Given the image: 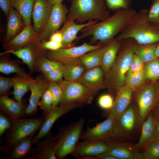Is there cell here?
<instances>
[{"mask_svg":"<svg viewBox=\"0 0 159 159\" xmlns=\"http://www.w3.org/2000/svg\"><path fill=\"white\" fill-rule=\"evenodd\" d=\"M136 12L132 8L117 10L106 19L82 29L75 42L91 36L89 44L93 45L98 42V44L106 45L125 29Z\"/></svg>","mask_w":159,"mask_h":159,"instance_id":"obj_1","label":"cell"},{"mask_svg":"<svg viewBox=\"0 0 159 159\" xmlns=\"http://www.w3.org/2000/svg\"><path fill=\"white\" fill-rule=\"evenodd\" d=\"M136 43L131 38L122 40L115 62L110 70L105 74L106 87L110 93L116 94L125 85L126 75L135 54L134 48Z\"/></svg>","mask_w":159,"mask_h":159,"instance_id":"obj_2","label":"cell"},{"mask_svg":"<svg viewBox=\"0 0 159 159\" xmlns=\"http://www.w3.org/2000/svg\"><path fill=\"white\" fill-rule=\"evenodd\" d=\"M148 11V9L143 8L137 12L116 38L121 40L131 38L140 45L156 44L159 42V29L149 21Z\"/></svg>","mask_w":159,"mask_h":159,"instance_id":"obj_3","label":"cell"},{"mask_svg":"<svg viewBox=\"0 0 159 159\" xmlns=\"http://www.w3.org/2000/svg\"><path fill=\"white\" fill-rule=\"evenodd\" d=\"M71 3L66 19L76 23L98 20L102 21L109 17L110 14L105 0H70Z\"/></svg>","mask_w":159,"mask_h":159,"instance_id":"obj_4","label":"cell"},{"mask_svg":"<svg viewBox=\"0 0 159 159\" xmlns=\"http://www.w3.org/2000/svg\"><path fill=\"white\" fill-rule=\"evenodd\" d=\"M143 121L140 116L137 106L130 105L115 120L111 139L122 141H136L139 135L140 136Z\"/></svg>","mask_w":159,"mask_h":159,"instance_id":"obj_5","label":"cell"},{"mask_svg":"<svg viewBox=\"0 0 159 159\" xmlns=\"http://www.w3.org/2000/svg\"><path fill=\"white\" fill-rule=\"evenodd\" d=\"M45 120L44 116L12 120L11 130L2 148L3 151L7 153L17 143L29 136L35 134L42 127Z\"/></svg>","mask_w":159,"mask_h":159,"instance_id":"obj_6","label":"cell"},{"mask_svg":"<svg viewBox=\"0 0 159 159\" xmlns=\"http://www.w3.org/2000/svg\"><path fill=\"white\" fill-rule=\"evenodd\" d=\"M84 118L63 127L59 130L56 146L57 159H62L73 151L82 134Z\"/></svg>","mask_w":159,"mask_h":159,"instance_id":"obj_7","label":"cell"},{"mask_svg":"<svg viewBox=\"0 0 159 159\" xmlns=\"http://www.w3.org/2000/svg\"><path fill=\"white\" fill-rule=\"evenodd\" d=\"M59 84L63 92L60 105L75 104L82 107L84 105L91 104L95 96L88 88L77 82L64 80Z\"/></svg>","mask_w":159,"mask_h":159,"instance_id":"obj_8","label":"cell"},{"mask_svg":"<svg viewBox=\"0 0 159 159\" xmlns=\"http://www.w3.org/2000/svg\"><path fill=\"white\" fill-rule=\"evenodd\" d=\"M156 81H150L136 90L135 100L140 116L143 121L148 116L159 101Z\"/></svg>","mask_w":159,"mask_h":159,"instance_id":"obj_9","label":"cell"},{"mask_svg":"<svg viewBox=\"0 0 159 159\" xmlns=\"http://www.w3.org/2000/svg\"><path fill=\"white\" fill-rule=\"evenodd\" d=\"M47 50L42 48L40 41L38 40L20 49L4 51L0 54L11 53L15 55L27 65L32 74L36 71L41 59L46 57Z\"/></svg>","mask_w":159,"mask_h":159,"instance_id":"obj_10","label":"cell"},{"mask_svg":"<svg viewBox=\"0 0 159 159\" xmlns=\"http://www.w3.org/2000/svg\"><path fill=\"white\" fill-rule=\"evenodd\" d=\"M62 3H58L53 6L51 12L44 29L39 34L40 41L48 40L50 36L58 31L67 19L69 10Z\"/></svg>","mask_w":159,"mask_h":159,"instance_id":"obj_11","label":"cell"},{"mask_svg":"<svg viewBox=\"0 0 159 159\" xmlns=\"http://www.w3.org/2000/svg\"><path fill=\"white\" fill-rule=\"evenodd\" d=\"M103 46L102 44L91 45L87 42L77 46L63 48L55 51L47 50L46 57L48 59L64 63L69 60L80 58L85 53Z\"/></svg>","mask_w":159,"mask_h":159,"instance_id":"obj_12","label":"cell"},{"mask_svg":"<svg viewBox=\"0 0 159 159\" xmlns=\"http://www.w3.org/2000/svg\"><path fill=\"white\" fill-rule=\"evenodd\" d=\"M115 120L109 115L104 121L97 123L92 128L88 127L82 133L80 139L85 140L105 142L111 138L114 129Z\"/></svg>","mask_w":159,"mask_h":159,"instance_id":"obj_13","label":"cell"},{"mask_svg":"<svg viewBox=\"0 0 159 159\" xmlns=\"http://www.w3.org/2000/svg\"><path fill=\"white\" fill-rule=\"evenodd\" d=\"M80 107H82L75 104L59 105L54 107H52L49 111L44 116L45 118V121L39 132L34 138L33 144H35L40 139L45 136L50 131L54 123L59 117L74 109Z\"/></svg>","mask_w":159,"mask_h":159,"instance_id":"obj_14","label":"cell"},{"mask_svg":"<svg viewBox=\"0 0 159 159\" xmlns=\"http://www.w3.org/2000/svg\"><path fill=\"white\" fill-rule=\"evenodd\" d=\"M49 82L42 72L32 79L30 86L31 94L29 103L25 110L26 115L32 116L36 114L39 100L48 88Z\"/></svg>","mask_w":159,"mask_h":159,"instance_id":"obj_15","label":"cell"},{"mask_svg":"<svg viewBox=\"0 0 159 159\" xmlns=\"http://www.w3.org/2000/svg\"><path fill=\"white\" fill-rule=\"evenodd\" d=\"M45 138L38 141L36 146L33 148L29 159H56L57 135H52L50 131Z\"/></svg>","mask_w":159,"mask_h":159,"instance_id":"obj_16","label":"cell"},{"mask_svg":"<svg viewBox=\"0 0 159 159\" xmlns=\"http://www.w3.org/2000/svg\"><path fill=\"white\" fill-rule=\"evenodd\" d=\"M108 147L107 152L117 159H134L139 151L135 144L110 139L104 142Z\"/></svg>","mask_w":159,"mask_h":159,"instance_id":"obj_17","label":"cell"},{"mask_svg":"<svg viewBox=\"0 0 159 159\" xmlns=\"http://www.w3.org/2000/svg\"><path fill=\"white\" fill-rule=\"evenodd\" d=\"M53 6L49 0H36L32 18L34 29L39 34L42 32L47 23Z\"/></svg>","mask_w":159,"mask_h":159,"instance_id":"obj_18","label":"cell"},{"mask_svg":"<svg viewBox=\"0 0 159 159\" xmlns=\"http://www.w3.org/2000/svg\"><path fill=\"white\" fill-rule=\"evenodd\" d=\"M39 34L34 30L31 24L26 26L18 34L11 39L4 43L5 51L18 49L39 39Z\"/></svg>","mask_w":159,"mask_h":159,"instance_id":"obj_19","label":"cell"},{"mask_svg":"<svg viewBox=\"0 0 159 159\" xmlns=\"http://www.w3.org/2000/svg\"><path fill=\"white\" fill-rule=\"evenodd\" d=\"M105 73L100 67L86 70L77 81L85 85L96 95L99 91L106 87Z\"/></svg>","mask_w":159,"mask_h":159,"instance_id":"obj_20","label":"cell"},{"mask_svg":"<svg viewBox=\"0 0 159 159\" xmlns=\"http://www.w3.org/2000/svg\"><path fill=\"white\" fill-rule=\"evenodd\" d=\"M108 147L103 142L85 140L78 142L70 154L77 159L88 156L97 155L107 152Z\"/></svg>","mask_w":159,"mask_h":159,"instance_id":"obj_21","label":"cell"},{"mask_svg":"<svg viewBox=\"0 0 159 159\" xmlns=\"http://www.w3.org/2000/svg\"><path fill=\"white\" fill-rule=\"evenodd\" d=\"M133 92L127 85L118 90L116 93L115 100L109 116L115 120L123 113L130 105Z\"/></svg>","mask_w":159,"mask_h":159,"instance_id":"obj_22","label":"cell"},{"mask_svg":"<svg viewBox=\"0 0 159 159\" xmlns=\"http://www.w3.org/2000/svg\"><path fill=\"white\" fill-rule=\"evenodd\" d=\"M72 19H66L62 27L59 30L63 36L62 43L66 48L71 47L69 46L77 39V35L79 32L85 28L96 24L98 20H90L80 24H77Z\"/></svg>","mask_w":159,"mask_h":159,"instance_id":"obj_23","label":"cell"},{"mask_svg":"<svg viewBox=\"0 0 159 159\" xmlns=\"http://www.w3.org/2000/svg\"><path fill=\"white\" fill-rule=\"evenodd\" d=\"M157 120L151 112L143 122L138 142L135 144L138 151L140 152L150 142L155 140Z\"/></svg>","mask_w":159,"mask_h":159,"instance_id":"obj_24","label":"cell"},{"mask_svg":"<svg viewBox=\"0 0 159 159\" xmlns=\"http://www.w3.org/2000/svg\"><path fill=\"white\" fill-rule=\"evenodd\" d=\"M7 30L3 39L5 42L20 33L26 26L19 13L12 6L7 18Z\"/></svg>","mask_w":159,"mask_h":159,"instance_id":"obj_25","label":"cell"},{"mask_svg":"<svg viewBox=\"0 0 159 159\" xmlns=\"http://www.w3.org/2000/svg\"><path fill=\"white\" fill-rule=\"evenodd\" d=\"M122 40L114 38L105 45L100 66L105 74L110 70L115 62Z\"/></svg>","mask_w":159,"mask_h":159,"instance_id":"obj_26","label":"cell"},{"mask_svg":"<svg viewBox=\"0 0 159 159\" xmlns=\"http://www.w3.org/2000/svg\"><path fill=\"white\" fill-rule=\"evenodd\" d=\"M26 107L23 103H20L9 98L8 95L0 96V109L10 116L12 120L21 118L24 114Z\"/></svg>","mask_w":159,"mask_h":159,"instance_id":"obj_27","label":"cell"},{"mask_svg":"<svg viewBox=\"0 0 159 159\" xmlns=\"http://www.w3.org/2000/svg\"><path fill=\"white\" fill-rule=\"evenodd\" d=\"M63 64V77L64 80L77 82L86 70L79 58L69 60Z\"/></svg>","mask_w":159,"mask_h":159,"instance_id":"obj_28","label":"cell"},{"mask_svg":"<svg viewBox=\"0 0 159 159\" xmlns=\"http://www.w3.org/2000/svg\"><path fill=\"white\" fill-rule=\"evenodd\" d=\"M34 135L29 136L17 143L9 151L10 158H29L33 149L32 141Z\"/></svg>","mask_w":159,"mask_h":159,"instance_id":"obj_29","label":"cell"},{"mask_svg":"<svg viewBox=\"0 0 159 159\" xmlns=\"http://www.w3.org/2000/svg\"><path fill=\"white\" fill-rule=\"evenodd\" d=\"M14 91L12 94L14 99L20 103H22L23 96L30 90V86L33 79L28 74H16L13 77Z\"/></svg>","mask_w":159,"mask_h":159,"instance_id":"obj_30","label":"cell"},{"mask_svg":"<svg viewBox=\"0 0 159 159\" xmlns=\"http://www.w3.org/2000/svg\"><path fill=\"white\" fill-rule=\"evenodd\" d=\"M36 0H11L12 6L21 16L26 26L31 25L32 13Z\"/></svg>","mask_w":159,"mask_h":159,"instance_id":"obj_31","label":"cell"},{"mask_svg":"<svg viewBox=\"0 0 159 159\" xmlns=\"http://www.w3.org/2000/svg\"><path fill=\"white\" fill-rule=\"evenodd\" d=\"M106 45L92 50L81 56L79 58L86 70L100 67L103 53Z\"/></svg>","mask_w":159,"mask_h":159,"instance_id":"obj_32","label":"cell"},{"mask_svg":"<svg viewBox=\"0 0 159 159\" xmlns=\"http://www.w3.org/2000/svg\"><path fill=\"white\" fill-rule=\"evenodd\" d=\"M9 54H0V72L6 74L12 73L22 75L27 74L17 61L10 58L9 56Z\"/></svg>","mask_w":159,"mask_h":159,"instance_id":"obj_33","label":"cell"},{"mask_svg":"<svg viewBox=\"0 0 159 159\" xmlns=\"http://www.w3.org/2000/svg\"><path fill=\"white\" fill-rule=\"evenodd\" d=\"M156 44L140 45L136 43L134 48V53L144 63L149 62L156 58L155 54Z\"/></svg>","mask_w":159,"mask_h":159,"instance_id":"obj_34","label":"cell"},{"mask_svg":"<svg viewBox=\"0 0 159 159\" xmlns=\"http://www.w3.org/2000/svg\"><path fill=\"white\" fill-rule=\"evenodd\" d=\"M144 72L146 80L156 81L159 80V57L145 63Z\"/></svg>","mask_w":159,"mask_h":159,"instance_id":"obj_35","label":"cell"},{"mask_svg":"<svg viewBox=\"0 0 159 159\" xmlns=\"http://www.w3.org/2000/svg\"><path fill=\"white\" fill-rule=\"evenodd\" d=\"M146 80L144 70L134 73H127L125 78V85L130 86L134 91L143 85Z\"/></svg>","mask_w":159,"mask_h":159,"instance_id":"obj_36","label":"cell"},{"mask_svg":"<svg viewBox=\"0 0 159 159\" xmlns=\"http://www.w3.org/2000/svg\"><path fill=\"white\" fill-rule=\"evenodd\" d=\"M63 68V64L62 62L52 60L44 57L39 62L36 71L44 73Z\"/></svg>","mask_w":159,"mask_h":159,"instance_id":"obj_37","label":"cell"},{"mask_svg":"<svg viewBox=\"0 0 159 159\" xmlns=\"http://www.w3.org/2000/svg\"><path fill=\"white\" fill-rule=\"evenodd\" d=\"M141 153L143 159H159V140H154L148 144Z\"/></svg>","mask_w":159,"mask_h":159,"instance_id":"obj_38","label":"cell"},{"mask_svg":"<svg viewBox=\"0 0 159 159\" xmlns=\"http://www.w3.org/2000/svg\"><path fill=\"white\" fill-rule=\"evenodd\" d=\"M147 16L150 22L159 29V0H152Z\"/></svg>","mask_w":159,"mask_h":159,"instance_id":"obj_39","label":"cell"},{"mask_svg":"<svg viewBox=\"0 0 159 159\" xmlns=\"http://www.w3.org/2000/svg\"><path fill=\"white\" fill-rule=\"evenodd\" d=\"M108 9L116 11L120 9L130 8L132 0H105Z\"/></svg>","mask_w":159,"mask_h":159,"instance_id":"obj_40","label":"cell"},{"mask_svg":"<svg viewBox=\"0 0 159 159\" xmlns=\"http://www.w3.org/2000/svg\"><path fill=\"white\" fill-rule=\"evenodd\" d=\"M39 102L38 106L43 112L44 116L51 109L52 105L53 97L49 88L44 92Z\"/></svg>","mask_w":159,"mask_h":159,"instance_id":"obj_41","label":"cell"},{"mask_svg":"<svg viewBox=\"0 0 159 159\" xmlns=\"http://www.w3.org/2000/svg\"><path fill=\"white\" fill-rule=\"evenodd\" d=\"M48 88L53 97L52 107H54L59 104L62 96V90L59 84L56 82H49Z\"/></svg>","mask_w":159,"mask_h":159,"instance_id":"obj_42","label":"cell"},{"mask_svg":"<svg viewBox=\"0 0 159 159\" xmlns=\"http://www.w3.org/2000/svg\"><path fill=\"white\" fill-rule=\"evenodd\" d=\"M114 100L112 96L110 94H105L100 96L98 100V104L101 108L110 110L112 108Z\"/></svg>","mask_w":159,"mask_h":159,"instance_id":"obj_43","label":"cell"},{"mask_svg":"<svg viewBox=\"0 0 159 159\" xmlns=\"http://www.w3.org/2000/svg\"><path fill=\"white\" fill-rule=\"evenodd\" d=\"M144 64L137 55L134 54L127 73H134L143 71Z\"/></svg>","mask_w":159,"mask_h":159,"instance_id":"obj_44","label":"cell"},{"mask_svg":"<svg viewBox=\"0 0 159 159\" xmlns=\"http://www.w3.org/2000/svg\"><path fill=\"white\" fill-rule=\"evenodd\" d=\"M63 68L56 69L52 71L42 73L46 78L50 82L60 83L63 80Z\"/></svg>","mask_w":159,"mask_h":159,"instance_id":"obj_45","label":"cell"},{"mask_svg":"<svg viewBox=\"0 0 159 159\" xmlns=\"http://www.w3.org/2000/svg\"><path fill=\"white\" fill-rule=\"evenodd\" d=\"M13 78L0 76V95H8V93L13 87Z\"/></svg>","mask_w":159,"mask_h":159,"instance_id":"obj_46","label":"cell"},{"mask_svg":"<svg viewBox=\"0 0 159 159\" xmlns=\"http://www.w3.org/2000/svg\"><path fill=\"white\" fill-rule=\"evenodd\" d=\"M40 41L42 47L46 50L55 51L62 48H66L62 43L57 42L49 40Z\"/></svg>","mask_w":159,"mask_h":159,"instance_id":"obj_47","label":"cell"},{"mask_svg":"<svg viewBox=\"0 0 159 159\" xmlns=\"http://www.w3.org/2000/svg\"><path fill=\"white\" fill-rule=\"evenodd\" d=\"M12 125L10 121L1 112L0 113V137L8 129L11 128Z\"/></svg>","mask_w":159,"mask_h":159,"instance_id":"obj_48","label":"cell"},{"mask_svg":"<svg viewBox=\"0 0 159 159\" xmlns=\"http://www.w3.org/2000/svg\"><path fill=\"white\" fill-rule=\"evenodd\" d=\"M12 6L11 0H0V7L6 18H7L9 11Z\"/></svg>","mask_w":159,"mask_h":159,"instance_id":"obj_49","label":"cell"},{"mask_svg":"<svg viewBox=\"0 0 159 159\" xmlns=\"http://www.w3.org/2000/svg\"><path fill=\"white\" fill-rule=\"evenodd\" d=\"M63 36L62 33L59 30L53 34L50 37L49 40L59 43H62Z\"/></svg>","mask_w":159,"mask_h":159,"instance_id":"obj_50","label":"cell"},{"mask_svg":"<svg viewBox=\"0 0 159 159\" xmlns=\"http://www.w3.org/2000/svg\"><path fill=\"white\" fill-rule=\"evenodd\" d=\"M151 112L157 121H159V101Z\"/></svg>","mask_w":159,"mask_h":159,"instance_id":"obj_51","label":"cell"},{"mask_svg":"<svg viewBox=\"0 0 159 159\" xmlns=\"http://www.w3.org/2000/svg\"><path fill=\"white\" fill-rule=\"evenodd\" d=\"M155 54L156 58L159 57V42L156 44Z\"/></svg>","mask_w":159,"mask_h":159,"instance_id":"obj_52","label":"cell"},{"mask_svg":"<svg viewBox=\"0 0 159 159\" xmlns=\"http://www.w3.org/2000/svg\"><path fill=\"white\" fill-rule=\"evenodd\" d=\"M157 82H155L157 94L159 99V80H158Z\"/></svg>","mask_w":159,"mask_h":159,"instance_id":"obj_53","label":"cell"},{"mask_svg":"<svg viewBox=\"0 0 159 159\" xmlns=\"http://www.w3.org/2000/svg\"><path fill=\"white\" fill-rule=\"evenodd\" d=\"M63 0H49L50 2L52 4L54 5L58 3H62Z\"/></svg>","mask_w":159,"mask_h":159,"instance_id":"obj_54","label":"cell"},{"mask_svg":"<svg viewBox=\"0 0 159 159\" xmlns=\"http://www.w3.org/2000/svg\"><path fill=\"white\" fill-rule=\"evenodd\" d=\"M156 131L157 132H159V121H157Z\"/></svg>","mask_w":159,"mask_h":159,"instance_id":"obj_55","label":"cell"},{"mask_svg":"<svg viewBox=\"0 0 159 159\" xmlns=\"http://www.w3.org/2000/svg\"><path fill=\"white\" fill-rule=\"evenodd\" d=\"M155 140H159V132H157Z\"/></svg>","mask_w":159,"mask_h":159,"instance_id":"obj_56","label":"cell"},{"mask_svg":"<svg viewBox=\"0 0 159 159\" xmlns=\"http://www.w3.org/2000/svg\"></svg>","mask_w":159,"mask_h":159,"instance_id":"obj_57","label":"cell"}]
</instances>
